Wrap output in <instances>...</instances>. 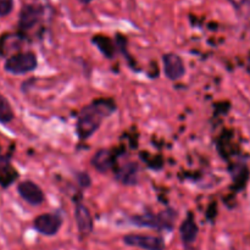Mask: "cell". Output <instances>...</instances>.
<instances>
[{"mask_svg":"<svg viewBox=\"0 0 250 250\" xmlns=\"http://www.w3.org/2000/svg\"><path fill=\"white\" fill-rule=\"evenodd\" d=\"M115 105L107 100H97L87 105L78 115L77 134L81 139H88L99 129L103 121L115 111Z\"/></svg>","mask_w":250,"mask_h":250,"instance_id":"cell-1","label":"cell"},{"mask_svg":"<svg viewBox=\"0 0 250 250\" xmlns=\"http://www.w3.org/2000/svg\"><path fill=\"white\" fill-rule=\"evenodd\" d=\"M176 214L173 210H166V211L160 212V214H142L132 217L133 225L141 227H148V229H172L173 222H175Z\"/></svg>","mask_w":250,"mask_h":250,"instance_id":"cell-2","label":"cell"},{"mask_svg":"<svg viewBox=\"0 0 250 250\" xmlns=\"http://www.w3.org/2000/svg\"><path fill=\"white\" fill-rule=\"evenodd\" d=\"M38 61L36 55L31 51L27 53L15 54L11 58H9L5 62V71H7L11 75H24V73L32 72L37 68Z\"/></svg>","mask_w":250,"mask_h":250,"instance_id":"cell-3","label":"cell"},{"mask_svg":"<svg viewBox=\"0 0 250 250\" xmlns=\"http://www.w3.org/2000/svg\"><path fill=\"white\" fill-rule=\"evenodd\" d=\"M34 229L43 236H55L62 226V216L59 212L42 214L34 219Z\"/></svg>","mask_w":250,"mask_h":250,"instance_id":"cell-4","label":"cell"},{"mask_svg":"<svg viewBox=\"0 0 250 250\" xmlns=\"http://www.w3.org/2000/svg\"><path fill=\"white\" fill-rule=\"evenodd\" d=\"M125 244L144 250H165V241L158 236L146 234H127L124 237Z\"/></svg>","mask_w":250,"mask_h":250,"instance_id":"cell-5","label":"cell"},{"mask_svg":"<svg viewBox=\"0 0 250 250\" xmlns=\"http://www.w3.org/2000/svg\"><path fill=\"white\" fill-rule=\"evenodd\" d=\"M163 63L164 72H165V76L168 80L177 81L185 76V63H183L182 59H181L177 54H165V55L163 56Z\"/></svg>","mask_w":250,"mask_h":250,"instance_id":"cell-6","label":"cell"},{"mask_svg":"<svg viewBox=\"0 0 250 250\" xmlns=\"http://www.w3.org/2000/svg\"><path fill=\"white\" fill-rule=\"evenodd\" d=\"M17 192L31 205H41L44 202V193L33 181H22L17 186Z\"/></svg>","mask_w":250,"mask_h":250,"instance_id":"cell-7","label":"cell"},{"mask_svg":"<svg viewBox=\"0 0 250 250\" xmlns=\"http://www.w3.org/2000/svg\"><path fill=\"white\" fill-rule=\"evenodd\" d=\"M43 15V9L38 5H24L20 12L19 24L21 29H31L38 23Z\"/></svg>","mask_w":250,"mask_h":250,"instance_id":"cell-8","label":"cell"},{"mask_svg":"<svg viewBox=\"0 0 250 250\" xmlns=\"http://www.w3.org/2000/svg\"><path fill=\"white\" fill-rule=\"evenodd\" d=\"M75 219L77 224L78 231L83 236H88L93 231V219L89 210L82 203H77L75 205Z\"/></svg>","mask_w":250,"mask_h":250,"instance_id":"cell-9","label":"cell"},{"mask_svg":"<svg viewBox=\"0 0 250 250\" xmlns=\"http://www.w3.org/2000/svg\"><path fill=\"white\" fill-rule=\"evenodd\" d=\"M90 164L98 172L106 173L114 167V155L107 149H100L93 155Z\"/></svg>","mask_w":250,"mask_h":250,"instance_id":"cell-10","label":"cell"},{"mask_svg":"<svg viewBox=\"0 0 250 250\" xmlns=\"http://www.w3.org/2000/svg\"><path fill=\"white\" fill-rule=\"evenodd\" d=\"M115 177L125 186H134L138 182V166L136 163H126L116 170Z\"/></svg>","mask_w":250,"mask_h":250,"instance_id":"cell-11","label":"cell"},{"mask_svg":"<svg viewBox=\"0 0 250 250\" xmlns=\"http://www.w3.org/2000/svg\"><path fill=\"white\" fill-rule=\"evenodd\" d=\"M180 234L181 238H182V242L186 246H190V244H193L195 242V239L198 237V226L192 215H189L183 221V224L181 225Z\"/></svg>","mask_w":250,"mask_h":250,"instance_id":"cell-12","label":"cell"},{"mask_svg":"<svg viewBox=\"0 0 250 250\" xmlns=\"http://www.w3.org/2000/svg\"><path fill=\"white\" fill-rule=\"evenodd\" d=\"M14 120V111L9 102L0 95V124H9Z\"/></svg>","mask_w":250,"mask_h":250,"instance_id":"cell-13","label":"cell"},{"mask_svg":"<svg viewBox=\"0 0 250 250\" xmlns=\"http://www.w3.org/2000/svg\"><path fill=\"white\" fill-rule=\"evenodd\" d=\"M14 9V0H0V16H7Z\"/></svg>","mask_w":250,"mask_h":250,"instance_id":"cell-14","label":"cell"},{"mask_svg":"<svg viewBox=\"0 0 250 250\" xmlns=\"http://www.w3.org/2000/svg\"><path fill=\"white\" fill-rule=\"evenodd\" d=\"M236 9L244 10L250 5V0H229Z\"/></svg>","mask_w":250,"mask_h":250,"instance_id":"cell-15","label":"cell"},{"mask_svg":"<svg viewBox=\"0 0 250 250\" xmlns=\"http://www.w3.org/2000/svg\"><path fill=\"white\" fill-rule=\"evenodd\" d=\"M78 180H80L81 186H83V187H88L90 185V178L87 173H80L78 175Z\"/></svg>","mask_w":250,"mask_h":250,"instance_id":"cell-16","label":"cell"},{"mask_svg":"<svg viewBox=\"0 0 250 250\" xmlns=\"http://www.w3.org/2000/svg\"><path fill=\"white\" fill-rule=\"evenodd\" d=\"M81 2H83V4H89L90 1H92V0H80Z\"/></svg>","mask_w":250,"mask_h":250,"instance_id":"cell-17","label":"cell"},{"mask_svg":"<svg viewBox=\"0 0 250 250\" xmlns=\"http://www.w3.org/2000/svg\"><path fill=\"white\" fill-rule=\"evenodd\" d=\"M248 71H249V73H250V63H249V66H248Z\"/></svg>","mask_w":250,"mask_h":250,"instance_id":"cell-18","label":"cell"}]
</instances>
